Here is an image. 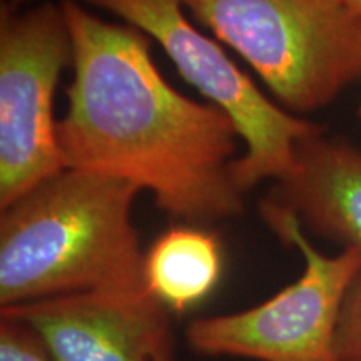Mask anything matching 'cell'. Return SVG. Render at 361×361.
I'll use <instances>...</instances> for the list:
<instances>
[{
  "mask_svg": "<svg viewBox=\"0 0 361 361\" xmlns=\"http://www.w3.org/2000/svg\"><path fill=\"white\" fill-rule=\"evenodd\" d=\"M61 6L74 71L57 124L66 168L133 183L188 223L241 214L245 192L233 171L241 135L231 117L178 92L139 29L102 20L75 0Z\"/></svg>",
  "mask_w": 361,
  "mask_h": 361,
  "instance_id": "1",
  "label": "cell"
},
{
  "mask_svg": "<svg viewBox=\"0 0 361 361\" xmlns=\"http://www.w3.org/2000/svg\"><path fill=\"white\" fill-rule=\"evenodd\" d=\"M139 191L124 179L66 168L4 207L0 308L146 288L133 223Z\"/></svg>",
  "mask_w": 361,
  "mask_h": 361,
  "instance_id": "2",
  "label": "cell"
},
{
  "mask_svg": "<svg viewBox=\"0 0 361 361\" xmlns=\"http://www.w3.org/2000/svg\"><path fill=\"white\" fill-rule=\"evenodd\" d=\"M238 52L278 104L311 112L361 79V13L348 0H180Z\"/></svg>",
  "mask_w": 361,
  "mask_h": 361,
  "instance_id": "3",
  "label": "cell"
},
{
  "mask_svg": "<svg viewBox=\"0 0 361 361\" xmlns=\"http://www.w3.org/2000/svg\"><path fill=\"white\" fill-rule=\"evenodd\" d=\"M261 216L286 246L303 256L300 278L263 303L236 313L204 316L188 324L194 353L251 361H336L341 306L361 269L358 252H319L290 211L263 201Z\"/></svg>",
  "mask_w": 361,
  "mask_h": 361,
  "instance_id": "4",
  "label": "cell"
},
{
  "mask_svg": "<svg viewBox=\"0 0 361 361\" xmlns=\"http://www.w3.org/2000/svg\"><path fill=\"white\" fill-rule=\"evenodd\" d=\"M154 39L184 79L236 124L245 154L234 162L243 192L281 180L296 166L298 146L322 128L271 101L221 45L191 24L180 0H82Z\"/></svg>",
  "mask_w": 361,
  "mask_h": 361,
  "instance_id": "5",
  "label": "cell"
},
{
  "mask_svg": "<svg viewBox=\"0 0 361 361\" xmlns=\"http://www.w3.org/2000/svg\"><path fill=\"white\" fill-rule=\"evenodd\" d=\"M72 62L62 6L2 7L0 17V209L66 169L54 94Z\"/></svg>",
  "mask_w": 361,
  "mask_h": 361,
  "instance_id": "6",
  "label": "cell"
},
{
  "mask_svg": "<svg viewBox=\"0 0 361 361\" xmlns=\"http://www.w3.org/2000/svg\"><path fill=\"white\" fill-rule=\"evenodd\" d=\"M0 313L32 329L52 361H180L173 313L146 288L75 293Z\"/></svg>",
  "mask_w": 361,
  "mask_h": 361,
  "instance_id": "7",
  "label": "cell"
},
{
  "mask_svg": "<svg viewBox=\"0 0 361 361\" xmlns=\"http://www.w3.org/2000/svg\"><path fill=\"white\" fill-rule=\"evenodd\" d=\"M264 201L301 226L361 256V152L322 133L298 146L293 173Z\"/></svg>",
  "mask_w": 361,
  "mask_h": 361,
  "instance_id": "8",
  "label": "cell"
},
{
  "mask_svg": "<svg viewBox=\"0 0 361 361\" xmlns=\"http://www.w3.org/2000/svg\"><path fill=\"white\" fill-rule=\"evenodd\" d=\"M221 274L219 239L197 226L171 228L144 252V286L174 314L204 301L218 286Z\"/></svg>",
  "mask_w": 361,
  "mask_h": 361,
  "instance_id": "9",
  "label": "cell"
},
{
  "mask_svg": "<svg viewBox=\"0 0 361 361\" xmlns=\"http://www.w3.org/2000/svg\"><path fill=\"white\" fill-rule=\"evenodd\" d=\"M335 348L336 361H361V269L343 301Z\"/></svg>",
  "mask_w": 361,
  "mask_h": 361,
  "instance_id": "10",
  "label": "cell"
},
{
  "mask_svg": "<svg viewBox=\"0 0 361 361\" xmlns=\"http://www.w3.org/2000/svg\"><path fill=\"white\" fill-rule=\"evenodd\" d=\"M0 361H52V358L25 323L0 313Z\"/></svg>",
  "mask_w": 361,
  "mask_h": 361,
  "instance_id": "11",
  "label": "cell"
},
{
  "mask_svg": "<svg viewBox=\"0 0 361 361\" xmlns=\"http://www.w3.org/2000/svg\"><path fill=\"white\" fill-rule=\"evenodd\" d=\"M348 2L353 6V8H356L361 13V0H348Z\"/></svg>",
  "mask_w": 361,
  "mask_h": 361,
  "instance_id": "12",
  "label": "cell"
},
{
  "mask_svg": "<svg viewBox=\"0 0 361 361\" xmlns=\"http://www.w3.org/2000/svg\"><path fill=\"white\" fill-rule=\"evenodd\" d=\"M8 2H11V6H19V4L29 2V0H8Z\"/></svg>",
  "mask_w": 361,
  "mask_h": 361,
  "instance_id": "13",
  "label": "cell"
},
{
  "mask_svg": "<svg viewBox=\"0 0 361 361\" xmlns=\"http://www.w3.org/2000/svg\"><path fill=\"white\" fill-rule=\"evenodd\" d=\"M360 117H361V107H360Z\"/></svg>",
  "mask_w": 361,
  "mask_h": 361,
  "instance_id": "14",
  "label": "cell"
}]
</instances>
